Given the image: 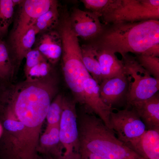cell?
Here are the masks:
<instances>
[{"label": "cell", "instance_id": "6da1fadb", "mask_svg": "<svg viewBox=\"0 0 159 159\" xmlns=\"http://www.w3.org/2000/svg\"><path fill=\"white\" fill-rule=\"evenodd\" d=\"M100 44L121 55L131 52L159 56V20L112 24Z\"/></svg>", "mask_w": 159, "mask_h": 159}, {"label": "cell", "instance_id": "7a4b0ae2", "mask_svg": "<svg viewBox=\"0 0 159 159\" xmlns=\"http://www.w3.org/2000/svg\"><path fill=\"white\" fill-rule=\"evenodd\" d=\"M85 110L77 114L79 150L107 159H144L119 140L100 118Z\"/></svg>", "mask_w": 159, "mask_h": 159}, {"label": "cell", "instance_id": "3957f363", "mask_svg": "<svg viewBox=\"0 0 159 159\" xmlns=\"http://www.w3.org/2000/svg\"><path fill=\"white\" fill-rule=\"evenodd\" d=\"M27 82L15 94L13 113L27 128L39 129L46 119L57 86L54 81L44 78Z\"/></svg>", "mask_w": 159, "mask_h": 159}, {"label": "cell", "instance_id": "277c9868", "mask_svg": "<svg viewBox=\"0 0 159 159\" xmlns=\"http://www.w3.org/2000/svg\"><path fill=\"white\" fill-rule=\"evenodd\" d=\"M106 23L159 20V0H117L115 6L102 16Z\"/></svg>", "mask_w": 159, "mask_h": 159}, {"label": "cell", "instance_id": "5b68a950", "mask_svg": "<svg viewBox=\"0 0 159 159\" xmlns=\"http://www.w3.org/2000/svg\"><path fill=\"white\" fill-rule=\"evenodd\" d=\"M62 56L65 82L76 103L83 105L84 83L92 77L84 65L81 47L75 44L66 45L63 48Z\"/></svg>", "mask_w": 159, "mask_h": 159}, {"label": "cell", "instance_id": "8992f818", "mask_svg": "<svg viewBox=\"0 0 159 159\" xmlns=\"http://www.w3.org/2000/svg\"><path fill=\"white\" fill-rule=\"evenodd\" d=\"M121 56L126 74L133 79L125 107L130 109L135 103L148 99L158 92L159 80L151 75L135 57L129 54Z\"/></svg>", "mask_w": 159, "mask_h": 159}, {"label": "cell", "instance_id": "52a82bcc", "mask_svg": "<svg viewBox=\"0 0 159 159\" xmlns=\"http://www.w3.org/2000/svg\"><path fill=\"white\" fill-rule=\"evenodd\" d=\"M117 110L110 115V128L119 140L137 153L145 126L134 108Z\"/></svg>", "mask_w": 159, "mask_h": 159}, {"label": "cell", "instance_id": "ba28073f", "mask_svg": "<svg viewBox=\"0 0 159 159\" xmlns=\"http://www.w3.org/2000/svg\"><path fill=\"white\" fill-rule=\"evenodd\" d=\"M76 102L64 97L59 124V137L63 147V159H78L79 141Z\"/></svg>", "mask_w": 159, "mask_h": 159}, {"label": "cell", "instance_id": "9c48e42d", "mask_svg": "<svg viewBox=\"0 0 159 159\" xmlns=\"http://www.w3.org/2000/svg\"><path fill=\"white\" fill-rule=\"evenodd\" d=\"M132 79L130 76L122 74L103 80L99 84L102 101L114 109L125 107Z\"/></svg>", "mask_w": 159, "mask_h": 159}, {"label": "cell", "instance_id": "30bf717a", "mask_svg": "<svg viewBox=\"0 0 159 159\" xmlns=\"http://www.w3.org/2000/svg\"><path fill=\"white\" fill-rule=\"evenodd\" d=\"M56 3V1L52 0H23L19 5L10 37L18 35L34 25L38 18Z\"/></svg>", "mask_w": 159, "mask_h": 159}, {"label": "cell", "instance_id": "8fae6325", "mask_svg": "<svg viewBox=\"0 0 159 159\" xmlns=\"http://www.w3.org/2000/svg\"><path fill=\"white\" fill-rule=\"evenodd\" d=\"M100 16L91 11L75 9L69 18L71 26L78 37L85 39L97 37L102 33L103 28Z\"/></svg>", "mask_w": 159, "mask_h": 159}, {"label": "cell", "instance_id": "7c38bea8", "mask_svg": "<svg viewBox=\"0 0 159 159\" xmlns=\"http://www.w3.org/2000/svg\"><path fill=\"white\" fill-rule=\"evenodd\" d=\"M83 95V105L85 108L97 115L111 129L109 117L111 113L115 109L102 101L100 96L99 84L92 77L84 81Z\"/></svg>", "mask_w": 159, "mask_h": 159}, {"label": "cell", "instance_id": "4fadbf2b", "mask_svg": "<svg viewBox=\"0 0 159 159\" xmlns=\"http://www.w3.org/2000/svg\"><path fill=\"white\" fill-rule=\"evenodd\" d=\"M94 45L96 57L100 68L102 81L126 74L122 60L119 59L115 53L99 43Z\"/></svg>", "mask_w": 159, "mask_h": 159}, {"label": "cell", "instance_id": "5bb4252c", "mask_svg": "<svg viewBox=\"0 0 159 159\" xmlns=\"http://www.w3.org/2000/svg\"><path fill=\"white\" fill-rule=\"evenodd\" d=\"M39 34L34 43L35 48L50 62L56 63L62 52V40L59 32L52 30Z\"/></svg>", "mask_w": 159, "mask_h": 159}, {"label": "cell", "instance_id": "9a60e30c", "mask_svg": "<svg viewBox=\"0 0 159 159\" xmlns=\"http://www.w3.org/2000/svg\"><path fill=\"white\" fill-rule=\"evenodd\" d=\"M131 108L136 111L147 130H159L158 92L148 99L135 103Z\"/></svg>", "mask_w": 159, "mask_h": 159}, {"label": "cell", "instance_id": "2e32d148", "mask_svg": "<svg viewBox=\"0 0 159 159\" xmlns=\"http://www.w3.org/2000/svg\"><path fill=\"white\" fill-rule=\"evenodd\" d=\"M38 34V31L33 25L18 35L9 37V44L7 45L9 51H11L19 65L32 49Z\"/></svg>", "mask_w": 159, "mask_h": 159}, {"label": "cell", "instance_id": "e0dca14e", "mask_svg": "<svg viewBox=\"0 0 159 159\" xmlns=\"http://www.w3.org/2000/svg\"><path fill=\"white\" fill-rule=\"evenodd\" d=\"M40 151L54 159H63L64 148L59 137V125L47 126L40 139Z\"/></svg>", "mask_w": 159, "mask_h": 159}, {"label": "cell", "instance_id": "ac0fdd59", "mask_svg": "<svg viewBox=\"0 0 159 159\" xmlns=\"http://www.w3.org/2000/svg\"><path fill=\"white\" fill-rule=\"evenodd\" d=\"M137 153L144 159H159V130L146 131Z\"/></svg>", "mask_w": 159, "mask_h": 159}, {"label": "cell", "instance_id": "d6986e66", "mask_svg": "<svg viewBox=\"0 0 159 159\" xmlns=\"http://www.w3.org/2000/svg\"><path fill=\"white\" fill-rule=\"evenodd\" d=\"M84 65L92 77L100 84L102 81L100 65L96 57L94 44L81 47Z\"/></svg>", "mask_w": 159, "mask_h": 159}, {"label": "cell", "instance_id": "ffe728a7", "mask_svg": "<svg viewBox=\"0 0 159 159\" xmlns=\"http://www.w3.org/2000/svg\"><path fill=\"white\" fill-rule=\"evenodd\" d=\"M59 15L56 3L36 20L34 26L39 34L52 30L58 24Z\"/></svg>", "mask_w": 159, "mask_h": 159}, {"label": "cell", "instance_id": "44dd1931", "mask_svg": "<svg viewBox=\"0 0 159 159\" xmlns=\"http://www.w3.org/2000/svg\"><path fill=\"white\" fill-rule=\"evenodd\" d=\"M15 6L12 0H0V32L3 35L12 22Z\"/></svg>", "mask_w": 159, "mask_h": 159}, {"label": "cell", "instance_id": "7402d4cb", "mask_svg": "<svg viewBox=\"0 0 159 159\" xmlns=\"http://www.w3.org/2000/svg\"><path fill=\"white\" fill-rule=\"evenodd\" d=\"M64 96L58 95L51 102L47 115V126L59 125L62 111Z\"/></svg>", "mask_w": 159, "mask_h": 159}, {"label": "cell", "instance_id": "603a6c76", "mask_svg": "<svg viewBox=\"0 0 159 159\" xmlns=\"http://www.w3.org/2000/svg\"><path fill=\"white\" fill-rule=\"evenodd\" d=\"M135 59L149 74L159 80V57L146 54H135Z\"/></svg>", "mask_w": 159, "mask_h": 159}, {"label": "cell", "instance_id": "cb8c5ba5", "mask_svg": "<svg viewBox=\"0 0 159 159\" xmlns=\"http://www.w3.org/2000/svg\"><path fill=\"white\" fill-rule=\"evenodd\" d=\"M117 0H82L85 7L100 17L113 7Z\"/></svg>", "mask_w": 159, "mask_h": 159}, {"label": "cell", "instance_id": "d4e9b609", "mask_svg": "<svg viewBox=\"0 0 159 159\" xmlns=\"http://www.w3.org/2000/svg\"><path fill=\"white\" fill-rule=\"evenodd\" d=\"M13 66L11 60L7 45L0 39V78H4L11 72Z\"/></svg>", "mask_w": 159, "mask_h": 159}, {"label": "cell", "instance_id": "484cf974", "mask_svg": "<svg viewBox=\"0 0 159 159\" xmlns=\"http://www.w3.org/2000/svg\"><path fill=\"white\" fill-rule=\"evenodd\" d=\"M50 68L47 60L40 62L31 68L26 75L27 82L36 81L46 77L48 74Z\"/></svg>", "mask_w": 159, "mask_h": 159}, {"label": "cell", "instance_id": "4316f807", "mask_svg": "<svg viewBox=\"0 0 159 159\" xmlns=\"http://www.w3.org/2000/svg\"><path fill=\"white\" fill-rule=\"evenodd\" d=\"M24 72L26 75L29 70L46 59L37 49H32L26 54Z\"/></svg>", "mask_w": 159, "mask_h": 159}, {"label": "cell", "instance_id": "83f0119b", "mask_svg": "<svg viewBox=\"0 0 159 159\" xmlns=\"http://www.w3.org/2000/svg\"><path fill=\"white\" fill-rule=\"evenodd\" d=\"M79 159H107L89 152L80 149Z\"/></svg>", "mask_w": 159, "mask_h": 159}, {"label": "cell", "instance_id": "f1b7e54d", "mask_svg": "<svg viewBox=\"0 0 159 159\" xmlns=\"http://www.w3.org/2000/svg\"><path fill=\"white\" fill-rule=\"evenodd\" d=\"M42 159H54L52 157L49 155H46L44 158Z\"/></svg>", "mask_w": 159, "mask_h": 159}, {"label": "cell", "instance_id": "f546056e", "mask_svg": "<svg viewBox=\"0 0 159 159\" xmlns=\"http://www.w3.org/2000/svg\"><path fill=\"white\" fill-rule=\"evenodd\" d=\"M3 130L2 126L0 123V138L1 136Z\"/></svg>", "mask_w": 159, "mask_h": 159}, {"label": "cell", "instance_id": "4dcf8cb0", "mask_svg": "<svg viewBox=\"0 0 159 159\" xmlns=\"http://www.w3.org/2000/svg\"><path fill=\"white\" fill-rule=\"evenodd\" d=\"M3 35L0 32V39L1 38V37H2Z\"/></svg>", "mask_w": 159, "mask_h": 159}]
</instances>
